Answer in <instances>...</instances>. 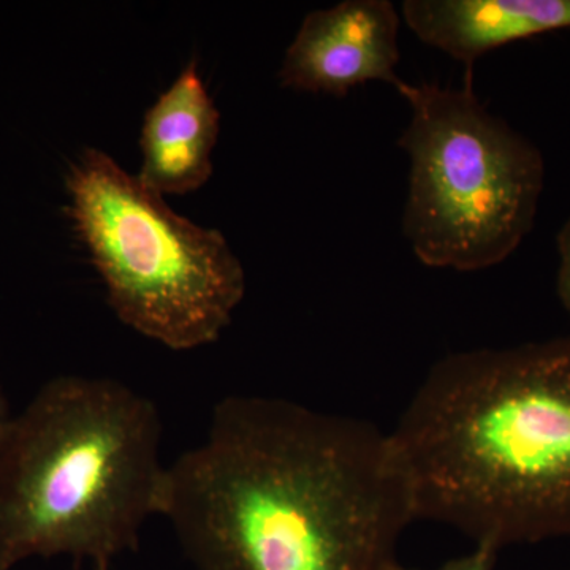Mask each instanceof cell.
<instances>
[{"label": "cell", "mask_w": 570, "mask_h": 570, "mask_svg": "<svg viewBox=\"0 0 570 570\" xmlns=\"http://www.w3.org/2000/svg\"><path fill=\"white\" fill-rule=\"evenodd\" d=\"M163 517L195 570H387L415 521L387 433L246 395L168 464Z\"/></svg>", "instance_id": "6da1fadb"}, {"label": "cell", "mask_w": 570, "mask_h": 570, "mask_svg": "<svg viewBox=\"0 0 570 570\" xmlns=\"http://www.w3.org/2000/svg\"><path fill=\"white\" fill-rule=\"evenodd\" d=\"M389 442L415 520L497 551L570 538V335L445 356Z\"/></svg>", "instance_id": "7a4b0ae2"}, {"label": "cell", "mask_w": 570, "mask_h": 570, "mask_svg": "<svg viewBox=\"0 0 570 570\" xmlns=\"http://www.w3.org/2000/svg\"><path fill=\"white\" fill-rule=\"evenodd\" d=\"M149 397L108 377L48 381L0 441V570L70 557L110 569L163 517L168 466Z\"/></svg>", "instance_id": "3957f363"}, {"label": "cell", "mask_w": 570, "mask_h": 570, "mask_svg": "<svg viewBox=\"0 0 570 570\" xmlns=\"http://www.w3.org/2000/svg\"><path fill=\"white\" fill-rule=\"evenodd\" d=\"M66 189L75 234L124 325L171 351L219 340L246 292L220 232L176 214L99 149L75 159Z\"/></svg>", "instance_id": "277c9868"}, {"label": "cell", "mask_w": 570, "mask_h": 570, "mask_svg": "<svg viewBox=\"0 0 570 570\" xmlns=\"http://www.w3.org/2000/svg\"><path fill=\"white\" fill-rule=\"evenodd\" d=\"M397 92L412 110L397 146L411 159L403 232L415 257L461 273L508 261L534 227L542 154L471 85L404 82Z\"/></svg>", "instance_id": "5b68a950"}, {"label": "cell", "mask_w": 570, "mask_h": 570, "mask_svg": "<svg viewBox=\"0 0 570 570\" xmlns=\"http://www.w3.org/2000/svg\"><path fill=\"white\" fill-rule=\"evenodd\" d=\"M401 17L389 0H344L311 11L285 51L279 82L292 91L346 97L371 81L400 89Z\"/></svg>", "instance_id": "8992f818"}, {"label": "cell", "mask_w": 570, "mask_h": 570, "mask_svg": "<svg viewBox=\"0 0 570 570\" xmlns=\"http://www.w3.org/2000/svg\"><path fill=\"white\" fill-rule=\"evenodd\" d=\"M220 112L193 61L146 111L138 179L153 193L186 195L213 175Z\"/></svg>", "instance_id": "52a82bcc"}, {"label": "cell", "mask_w": 570, "mask_h": 570, "mask_svg": "<svg viewBox=\"0 0 570 570\" xmlns=\"http://www.w3.org/2000/svg\"><path fill=\"white\" fill-rule=\"evenodd\" d=\"M403 20L468 69L512 41L570 29V0H407Z\"/></svg>", "instance_id": "ba28073f"}, {"label": "cell", "mask_w": 570, "mask_h": 570, "mask_svg": "<svg viewBox=\"0 0 570 570\" xmlns=\"http://www.w3.org/2000/svg\"><path fill=\"white\" fill-rule=\"evenodd\" d=\"M499 551L491 549L487 546H475V549L464 557L450 560L445 564L439 566L438 569L431 570H493L494 562H497ZM387 570H422L404 568L400 562L390 566Z\"/></svg>", "instance_id": "9c48e42d"}, {"label": "cell", "mask_w": 570, "mask_h": 570, "mask_svg": "<svg viewBox=\"0 0 570 570\" xmlns=\"http://www.w3.org/2000/svg\"><path fill=\"white\" fill-rule=\"evenodd\" d=\"M558 254H560V268H558L557 291L561 305L570 316V217L562 225L557 238Z\"/></svg>", "instance_id": "30bf717a"}, {"label": "cell", "mask_w": 570, "mask_h": 570, "mask_svg": "<svg viewBox=\"0 0 570 570\" xmlns=\"http://www.w3.org/2000/svg\"><path fill=\"white\" fill-rule=\"evenodd\" d=\"M13 414L10 411L9 400H7L6 390H3L2 379H0V441L9 428Z\"/></svg>", "instance_id": "8fae6325"}]
</instances>
